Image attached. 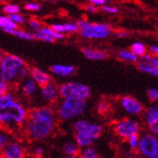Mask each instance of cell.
Masks as SVG:
<instances>
[{
    "mask_svg": "<svg viewBox=\"0 0 158 158\" xmlns=\"http://www.w3.org/2000/svg\"><path fill=\"white\" fill-rule=\"evenodd\" d=\"M57 120L53 107L47 105L34 107L29 110L20 133L28 142L45 141L56 132Z\"/></svg>",
    "mask_w": 158,
    "mask_h": 158,
    "instance_id": "obj_1",
    "label": "cell"
},
{
    "mask_svg": "<svg viewBox=\"0 0 158 158\" xmlns=\"http://www.w3.org/2000/svg\"><path fill=\"white\" fill-rule=\"evenodd\" d=\"M29 110L14 91L0 96V129L12 134L20 133Z\"/></svg>",
    "mask_w": 158,
    "mask_h": 158,
    "instance_id": "obj_2",
    "label": "cell"
},
{
    "mask_svg": "<svg viewBox=\"0 0 158 158\" xmlns=\"http://www.w3.org/2000/svg\"><path fill=\"white\" fill-rule=\"evenodd\" d=\"M30 75V66L19 56L5 53L0 64V79L13 87L27 79Z\"/></svg>",
    "mask_w": 158,
    "mask_h": 158,
    "instance_id": "obj_3",
    "label": "cell"
},
{
    "mask_svg": "<svg viewBox=\"0 0 158 158\" xmlns=\"http://www.w3.org/2000/svg\"><path fill=\"white\" fill-rule=\"evenodd\" d=\"M73 130L75 142L81 148L91 146L103 132V128L100 124L85 119L75 120L73 123Z\"/></svg>",
    "mask_w": 158,
    "mask_h": 158,
    "instance_id": "obj_4",
    "label": "cell"
},
{
    "mask_svg": "<svg viewBox=\"0 0 158 158\" xmlns=\"http://www.w3.org/2000/svg\"><path fill=\"white\" fill-rule=\"evenodd\" d=\"M86 101L79 98H64L56 105V114L59 120L70 121L81 116L86 110Z\"/></svg>",
    "mask_w": 158,
    "mask_h": 158,
    "instance_id": "obj_5",
    "label": "cell"
},
{
    "mask_svg": "<svg viewBox=\"0 0 158 158\" xmlns=\"http://www.w3.org/2000/svg\"><path fill=\"white\" fill-rule=\"evenodd\" d=\"M79 26L80 36L85 39L101 40L108 38L113 32V28L110 24L91 23L85 19H81L77 22Z\"/></svg>",
    "mask_w": 158,
    "mask_h": 158,
    "instance_id": "obj_6",
    "label": "cell"
},
{
    "mask_svg": "<svg viewBox=\"0 0 158 158\" xmlns=\"http://www.w3.org/2000/svg\"><path fill=\"white\" fill-rule=\"evenodd\" d=\"M61 99L79 98L87 100L91 96V90L88 85L77 81H66L58 85Z\"/></svg>",
    "mask_w": 158,
    "mask_h": 158,
    "instance_id": "obj_7",
    "label": "cell"
},
{
    "mask_svg": "<svg viewBox=\"0 0 158 158\" xmlns=\"http://www.w3.org/2000/svg\"><path fill=\"white\" fill-rule=\"evenodd\" d=\"M113 129L116 136H118L119 138L127 141L129 137L140 134L142 130V125L136 119L123 118L118 122H115L114 124Z\"/></svg>",
    "mask_w": 158,
    "mask_h": 158,
    "instance_id": "obj_8",
    "label": "cell"
},
{
    "mask_svg": "<svg viewBox=\"0 0 158 158\" xmlns=\"http://www.w3.org/2000/svg\"><path fill=\"white\" fill-rule=\"evenodd\" d=\"M138 153L145 157L148 158L154 154L158 153V139L157 137L152 133L147 132L140 136L139 145L137 148Z\"/></svg>",
    "mask_w": 158,
    "mask_h": 158,
    "instance_id": "obj_9",
    "label": "cell"
},
{
    "mask_svg": "<svg viewBox=\"0 0 158 158\" xmlns=\"http://www.w3.org/2000/svg\"><path fill=\"white\" fill-rule=\"evenodd\" d=\"M40 98L46 103L47 106H53L58 103L60 98L59 95V88L58 85L54 81H51L43 86H41L39 89Z\"/></svg>",
    "mask_w": 158,
    "mask_h": 158,
    "instance_id": "obj_10",
    "label": "cell"
},
{
    "mask_svg": "<svg viewBox=\"0 0 158 158\" xmlns=\"http://www.w3.org/2000/svg\"><path fill=\"white\" fill-rule=\"evenodd\" d=\"M118 103L123 111L130 115L138 116L143 114V111H145L143 105L138 99L134 98L133 96L130 95L121 96L118 100Z\"/></svg>",
    "mask_w": 158,
    "mask_h": 158,
    "instance_id": "obj_11",
    "label": "cell"
},
{
    "mask_svg": "<svg viewBox=\"0 0 158 158\" xmlns=\"http://www.w3.org/2000/svg\"><path fill=\"white\" fill-rule=\"evenodd\" d=\"M0 154L2 158H25L27 150L19 140L13 139Z\"/></svg>",
    "mask_w": 158,
    "mask_h": 158,
    "instance_id": "obj_12",
    "label": "cell"
},
{
    "mask_svg": "<svg viewBox=\"0 0 158 158\" xmlns=\"http://www.w3.org/2000/svg\"><path fill=\"white\" fill-rule=\"evenodd\" d=\"M18 86H19L20 94L25 98L34 97V96L39 92V89H40V86L36 84V81L33 79H31L30 77L23 80L22 82H19Z\"/></svg>",
    "mask_w": 158,
    "mask_h": 158,
    "instance_id": "obj_13",
    "label": "cell"
},
{
    "mask_svg": "<svg viewBox=\"0 0 158 158\" xmlns=\"http://www.w3.org/2000/svg\"><path fill=\"white\" fill-rule=\"evenodd\" d=\"M29 77L35 81L36 84L40 87L52 81L51 74L43 69H41V68H38V67H30Z\"/></svg>",
    "mask_w": 158,
    "mask_h": 158,
    "instance_id": "obj_14",
    "label": "cell"
},
{
    "mask_svg": "<svg viewBox=\"0 0 158 158\" xmlns=\"http://www.w3.org/2000/svg\"><path fill=\"white\" fill-rule=\"evenodd\" d=\"M50 72L59 78H68L76 72V67L69 64H52L50 67Z\"/></svg>",
    "mask_w": 158,
    "mask_h": 158,
    "instance_id": "obj_15",
    "label": "cell"
},
{
    "mask_svg": "<svg viewBox=\"0 0 158 158\" xmlns=\"http://www.w3.org/2000/svg\"><path fill=\"white\" fill-rule=\"evenodd\" d=\"M81 53L86 59L89 60H104L108 58V52L98 49H92V48H81Z\"/></svg>",
    "mask_w": 158,
    "mask_h": 158,
    "instance_id": "obj_16",
    "label": "cell"
},
{
    "mask_svg": "<svg viewBox=\"0 0 158 158\" xmlns=\"http://www.w3.org/2000/svg\"><path fill=\"white\" fill-rule=\"evenodd\" d=\"M52 28L60 34L76 33L79 32V26L77 23H53L51 25Z\"/></svg>",
    "mask_w": 158,
    "mask_h": 158,
    "instance_id": "obj_17",
    "label": "cell"
},
{
    "mask_svg": "<svg viewBox=\"0 0 158 158\" xmlns=\"http://www.w3.org/2000/svg\"><path fill=\"white\" fill-rule=\"evenodd\" d=\"M143 121L148 125L158 120V104H152L145 109L143 113Z\"/></svg>",
    "mask_w": 158,
    "mask_h": 158,
    "instance_id": "obj_18",
    "label": "cell"
},
{
    "mask_svg": "<svg viewBox=\"0 0 158 158\" xmlns=\"http://www.w3.org/2000/svg\"><path fill=\"white\" fill-rule=\"evenodd\" d=\"M61 149L65 156H78L81 152V148L77 145V143L72 141L65 142Z\"/></svg>",
    "mask_w": 158,
    "mask_h": 158,
    "instance_id": "obj_19",
    "label": "cell"
},
{
    "mask_svg": "<svg viewBox=\"0 0 158 158\" xmlns=\"http://www.w3.org/2000/svg\"><path fill=\"white\" fill-rule=\"evenodd\" d=\"M137 68L143 73L158 78V67L157 66H154L148 62H146V61L139 60V62L137 63Z\"/></svg>",
    "mask_w": 158,
    "mask_h": 158,
    "instance_id": "obj_20",
    "label": "cell"
},
{
    "mask_svg": "<svg viewBox=\"0 0 158 158\" xmlns=\"http://www.w3.org/2000/svg\"><path fill=\"white\" fill-rule=\"evenodd\" d=\"M18 25L13 23V20L10 19L9 16L0 15V29L2 31L8 33L10 30H14L18 28Z\"/></svg>",
    "mask_w": 158,
    "mask_h": 158,
    "instance_id": "obj_21",
    "label": "cell"
},
{
    "mask_svg": "<svg viewBox=\"0 0 158 158\" xmlns=\"http://www.w3.org/2000/svg\"><path fill=\"white\" fill-rule=\"evenodd\" d=\"M118 58L125 61V62L129 63H138L139 62V57L135 56V54L130 51V50H120L118 52Z\"/></svg>",
    "mask_w": 158,
    "mask_h": 158,
    "instance_id": "obj_22",
    "label": "cell"
},
{
    "mask_svg": "<svg viewBox=\"0 0 158 158\" xmlns=\"http://www.w3.org/2000/svg\"><path fill=\"white\" fill-rule=\"evenodd\" d=\"M9 34L13 36H16L19 39H22V40H25V41H32V40H35L34 39V35H33V32H28L24 29L22 28H18L17 29H14V30H10L8 32Z\"/></svg>",
    "mask_w": 158,
    "mask_h": 158,
    "instance_id": "obj_23",
    "label": "cell"
},
{
    "mask_svg": "<svg viewBox=\"0 0 158 158\" xmlns=\"http://www.w3.org/2000/svg\"><path fill=\"white\" fill-rule=\"evenodd\" d=\"M130 51H131L135 54V56H137L140 58L148 53L147 47L145 46V44H143L142 42H134L131 45V47H130Z\"/></svg>",
    "mask_w": 158,
    "mask_h": 158,
    "instance_id": "obj_24",
    "label": "cell"
},
{
    "mask_svg": "<svg viewBox=\"0 0 158 158\" xmlns=\"http://www.w3.org/2000/svg\"><path fill=\"white\" fill-rule=\"evenodd\" d=\"M14 134L6 131V130L0 129V153L7 147V145L14 139Z\"/></svg>",
    "mask_w": 158,
    "mask_h": 158,
    "instance_id": "obj_25",
    "label": "cell"
},
{
    "mask_svg": "<svg viewBox=\"0 0 158 158\" xmlns=\"http://www.w3.org/2000/svg\"><path fill=\"white\" fill-rule=\"evenodd\" d=\"M79 156L80 158H100L98 152L92 146L81 148Z\"/></svg>",
    "mask_w": 158,
    "mask_h": 158,
    "instance_id": "obj_26",
    "label": "cell"
},
{
    "mask_svg": "<svg viewBox=\"0 0 158 158\" xmlns=\"http://www.w3.org/2000/svg\"><path fill=\"white\" fill-rule=\"evenodd\" d=\"M40 31L42 32V33H44V34H46V35L52 37V39H54L56 41V40H62L64 38L63 34H60V33L56 32L51 26H43L42 28L40 29Z\"/></svg>",
    "mask_w": 158,
    "mask_h": 158,
    "instance_id": "obj_27",
    "label": "cell"
},
{
    "mask_svg": "<svg viewBox=\"0 0 158 158\" xmlns=\"http://www.w3.org/2000/svg\"><path fill=\"white\" fill-rule=\"evenodd\" d=\"M3 12L6 15L11 16V15H16V14H19L20 12V6L15 3H9L6 4L3 7Z\"/></svg>",
    "mask_w": 158,
    "mask_h": 158,
    "instance_id": "obj_28",
    "label": "cell"
},
{
    "mask_svg": "<svg viewBox=\"0 0 158 158\" xmlns=\"http://www.w3.org/2000/svg\"><path fill=\"white\" fill-rule=\"evenodd\" d=\"M33 35H34V39H35V40H39V41H42V42H46V43H53L54 41H56L52 37L42 33L40 30L33 32Z\"/></svg>",
    "mask_w": 158,
    "mask_h": 158,
    "instance_id": "obj_29",
    "label": "cell"
},
{
    "mask_svg": "<svg viewBox=\"0 0 158 158\" xmlns=\"http://www.w3.org/2000/svg\"><path fill=\"white\" fill-rule=\"evenodd\" d=\"M147 97L150 103H157L158 102V89L148 88L147 90Z\"/></svg>",
    "mask_w": 158,
    "mask_h": 158,
    "instance_id": "obj_30",
    "label": "cell"
},
{
    "mask_svg": "<svg viewBox=\"0 0 158 158\" xmlns=\"http://www.w3.org/2000/svg\"><path fill=\"white\" fill-rule=\"evenodd\" d=\"M27 23H28V26L33 30V32L38 31V30H40L43 27L42 23H41L39 19H34V18L33 19H29L28 22H27Z\"/></svg>",
    "mask_w": 158,
    "mask_h": 158,
    "instance_id": "obj_31",
    "label": "cell"
},
{
    "mask_svg": "<svg viewBox=\"0 0 158 158\" xmlns=\"http://www.w3.org/2000/svg\"><path fill=\"white\" fill-rule=\"evenodd\" d=\"M13 86L9 85L8 82H6L5 81L0 79V96L6 95L7 93H9L13 90Z\"/></svg>",
    "mask_w": 158,
    "mask_h": 158,
    "instance_id": "obj_32",
    "label": "cell"
},
{
    "mask_svg": "<svg viewBox=\"0 0 158 158\" xmlns=\"http://www.w3.org/2000/svg\"><path fill=\"white\" fill-rule=\"evenodd\" d=\"M10 19L13 20V23H15L18 26L19 25H23L26 23V19L24 16H23L22 14H16V15H11L9 16Z\"/></svg>",
    "mask_w": 158,
    "mask_h": 158,
    "instance_id": "obj_33",
    "label": "cell"
},
{
    "mask_svg": "<svg viewBox=\"0 0 158 158\" xmlns=\"http://www.w3.org/2000/svg\"><path fill=\"white\" fill-rule=\"evenodd\" d=\"M139 141H140V135H133L127 139L128 145L130 148H132V149H137L139 145Z\"/></svg>",
    "mask_w": 158,
    "mask_h": 158,
    "instance_id": "obj_34",
    "label": "cell"
},
{
    "mask_svg": "<svg viewBox=\"0 0 158 158\" xmlns=\"http://www.w3.org/2000/svg\"><path fill=\"white\" fill-rule=\"evenodd\" d=\"M32 155L36 158H41L44 155V148L42 146L37 145L32 148Z\"/></svg>",
    "mask_w": 158,
    "mask_h": 158,
    "instance_id": "obj_35",
    "label": "cell"
},
{
    "mask_svg": "<svg viewBox=\"0 0 158 158\" xmlns=\"http://www.w3.org/2000/svg\"><path fill=\"white\" fill-rule=\"evenodd\" d=\"M41 6L39 3L37 2H28V3H26L24 5V9L27 10V11H39L41 10Z\"/></svg>",
    "mask_w": 158,
    "mask_h": 158,
    "instance_id": "obj_36",
    "label": "cell"
},
{
    "mask_svg": "<svg viewBox=\"0 0 158 158\" xmlns=\"http://www.w3.org/2000/svg\"><path fill=\"white\" fill-rule=\"evenodd\" d=\"M101 8V11L102 12H105L107 14H116V13H118V9L116 8V7L114 6H112V5H104V6H102L100 7Z\"/></svg>",
    "mask_w": 158,
    "mask_h": 158,
    "instance_id": "obj_37",
    "label": "cell"
},
{
    "mask_svg": "<svg viewBox=\"0 0 158 158\" xmlns=\"http://www.w3.org/2000/svg\"><path fill=\"white\" fill-rule=\"evenodd\" d=\"M109 109H110V104L107 101L103 100V101H100L98 103V112L99 113L105 114L109 111Z\"/></svg>",
    "mask_w": 158,
    "mask_h": 158,
    "instance_id": "obj_38",
    "label": "cell"
},
{
    "mask_svg": "<svg viewBox=\"0 0 158 158\" xmlns=\"http://www.w3.org/2000/svg\"><path fill=\"white\" fill-rule=\"evenodd\" d=\"M148 130L149 133H152L153 135H158V120L155 122L150 123L149 125H148Z\"/></svg>",
    "mask_w": 158,
    "mask_h": 158,
    "instance_id": "obj_39",
    "label": "cell"
},
{
    "mask_svg": "<svg viewBox=\"0 0 158 158\" xmlns=\"http://www.w3.org/2000/svg\"><path fill=\"white\" fill-rule=\"evenodd\" d=\"M114 37L116 38H126L129 36V32L124 30V29H120V30H118L114 33Z\"/></svg>",
    "mask_w": 158,
    "mask_h": 158,
    "instance_id": "obj_40",
    "label": "cell"
},
{
    "mask_svg": "<svg viewBox=\"0 0 158 158\" xmlns=\"http://www.w3.org/2000/svg\"><path fill=\"white\" fill-rule=\"evenodd\" d=\"M109 2V0H89V3H90L91 5H94V6H104L106 5L107 3Z\"/></svg>",
    "mask_w": 158,
    "mask_h": 158,
    "instance_id": "obj_41",
    "label": "cell"
},
{
    "mask_svg": "<svg viewBox=\"0 0 158 158\" xmlns=\"http://www.w3.org/2000/svg\"><path fill=\"white\" fill-rule=\"evenodd\" d=\"M85 10L88 12V13H91V14H94V13H96L98 11V8L96 6H94V5H91V4H88V5H86L85 6Z\"/></svg>",
    "mask_w": 158,
    "mask_h": 158,
    "instance_id": "obj_42",
    "label": "cell"
},
{
    "mask_svg": "<svg viewBox=\"0 0 158 158\" xmlns=\"http://www.w3.org/2000/svg\"><path fill=\"white\" fill-rule=\"evenodd\" d=\"M148 49H149L150 52H152V54H154V56H158V46H156V45L149 46Z\"/></svg>",
    "mask_w": 158,
    "mask_h": 158,
    "instance_id": "obj_43",
    "label": "cell"
},
{
    "mask_svg": "<svg viewBox=\"0 0 158 158\" xmlns=\"http://www.w3.org/2000/svg\"><path fill=\"white\" fill-rule=\"evenodd\" d=\"M4 56H5V52L2 50H0V64H1V62H2V60L4 58Z\"/></svg>",
    "mask_w": 158,
    "mask_h": 158,
    "instance_id": "obj_44",
    "label": "cell"
},
{
    "mask_svg": "<svg viewBox=\"0 0 158 158\" xmlns=\"http://www.w3.org/2000/svg\"><path fill=\"white\" fill-rule=\"evenodd\" d=\"M63 158H80V156H64Z\"/></svg>",
    "mask_w": 158,
    "mask_h": 158,
    "instance_id": "obj_45",
    "label": "cell"
},
{
    "mask_svg": "<svg viewBox=\"0 0 158 158\" xmlns=\"http://www.w3.org/2000/svg\"><path fill=\"white\" fill-rule=\"evenodd\" d=\"M148 158H158V153H157V154H154V155H152V156H150V157H148Z\"/></svg>",
    "mask_w": 158,
    "mask_h": 158,
    "instance_id": "obj_46",
    "label": "cell"
},
{
    "mask_svg": "<svg viewBox=\"0 0 158 158\" xmlns=\"http://www.w3.org/2000/svg\"><path fill=\"white\" fill-rule=\"evenodd\" d=\"M48 1H59V0H48Z\"/></svg>",
    "mask_w": 158,
    "mask_h": 158,
    "instance_id": "obj_47",
    "label": "cell"
},
{
    "mask_svg": "<svg viewBox=\"0 0 158 158\" xmlns=\"http://www.w3.org/2000/svg\"><path fill=\"white\" fill-rule=\"evenodd\" d=\"M2 1H4V0H0V2H2Z\"/></svg>",
    "mask_w": 158,
    "mask_h": 158,
    "instance_id": "obj_48",
    "label": "cell"
},
{
    "mask_svg": "<svg viewBox=\"0 0 158 158\" xmlns=\"http://www.w3.org/2000/svg\"><path fill=\"white\" fill-rule=\"evenodd\" d=\"M0 158H2V156H1V154H0Z\"/></svg>",
    "mask_w": 158,
    "mask_h": 158,
    "instance_id": "obj_49",
    "label": "cell"
},
{
    "mask_svg": "<svg viewBox=\"0 0 158 158\" xmlns=\"http://www.w3.org/2000/svg\"><path fill=\"white\" fill-rule=\"evenodd\" d=\"M156 137H157V139H158V135H156Z\"/></svg>",
    "mask_w": 158,
    "mask_h": 158,
    "instance_id": "obj_50",
    "label": "cell"
},
{
    "mask_svg": "<svg viewBox=\"0 0 158 158\" xmlns=\"http://www.w3.org/2000/svg\"><path fill=\"white\" fill-rule=\"evenodd\" d=\"M157 22H158V18H157Z\"/></svg>",
    "mask_w": 158,
    "mask_h": 158,
    "instance_id": "obj_51",
    "label": "cell"
}]
</instances>
